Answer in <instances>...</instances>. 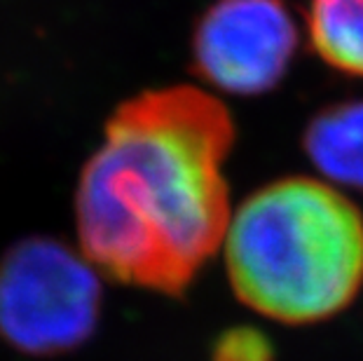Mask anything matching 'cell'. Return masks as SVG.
Returning <instances> with one entry per match:
<instances>
[{"mask_svg": "<svg viewBox=\"0 0 363 361\" xmlns=\"http://www.w3.org/2000/svg\"><path fill=\"white\" fill-rule=\"evenodd\" d=\"M235 134L225 104L192 84L122 101L75 188L80 251L96 270L181 296L225 240Z\"/></svg>", "mask_w": 363, "mask_h": 361, "instance_id": "obj_1", "label": "cell"}, {"mask_svg": "<svg viewBox=\"0 0 363 361\" xmlns=\"http://www.w3.org/2000/svg\"><path fill=\"white\" fill-rule=\"evenodd\" d=\"M223 256L233 291L253 312L316 324L363 289V213L326 181L286 176L239 204Z\"/></svg>", "mask_w": 363, "mask_h": 361, "instance_id": "obj_2", "label": "cell"}, {"mask_svg": "<svg viewBox=\"0 0 363 361\" xmlns=\"http://www.w3.org/2000/svg\"><path fill=\"white\" fill-rule=\"evenodd\" d=\"M101 279L82 251L30 237L0 258V333L28 355H59L94 333Z\"/></svg>", "mask_w": 363, "mask_h": 361, "instance_id": "obj_3", "label": "cell"}, {"mask_svg": "<svg viewBox=\"0 0 363 361\" xmlns=\"http://www.w3.org/2000/svg\"><path fill=\"white\" fill-rule=\"evenodd\" d=\"M298 45L286 0H213L192 30L190 61L223 94L260 96L286 78Z\"/></svg>", "mask_w": 363, "mask_h": 361, "instance_id": "obj_4", "label": "cell"}, {"mask_svg": "<svg viewBox=\"0 0 363 361\" xmlns=\"http://www.w3.org/2000/svg\"><path fill=\"white\" fill-rule=\"evenodd\" d=\"M303 150L321 181L363 193V99L326 106L307 122Z\"/></svg>", "mask_w": 363, "mask_h": 361, "instance_id": "obj_5", "label": "cell"}, {"mask_svg": "<svg viewBox=\"0 0 363 361\" xmlns=\"http://www.w3.org/2000/svg\"><path fill=\"white\" fill-rule=\"evenodd\" d=\"M307 33L323 64L363 78V0H310Z\"/></svg>", "mask_w": 363, "mask_h": 361, "instance_id": "obj_6", "label": "cell"}, {"mask_svg": "<svg viewBox=\"0 0 363 361\" xmlns=\"http://www.w3.org/2000/svg\"><path fill=\"white\" fill-rule=\"evenodd\" d=\"M213 361H272V350L265 335L251 328H235L216 345Z\"/></svg>", "mask_w": 363, "mask_h": 361, "instance_id": "obj_7", "label": "cell"}]
</instances>
